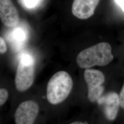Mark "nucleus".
<instances>
[{"label":"nucleus","mask_w":124,"mask_h":124,"mask_svg":"<svg viewBox=\"0 0 124 124\" xmlns=\"http://www.w3.org/2000/svg\"><path fill=\"white\" fill-rule=\"evenodd\" d=\"M111 50V46L108 43H99L79 53L76 58L77 63L82 69H88L94 66H105L114 58Z\"/></svg>","instance_id":"1"},{"label":"nucleus","mask_w":124,"mask_h":124,"mask_svg":"<svg viewBox=\"0 0 124 124\" xmlns=\"http://www.w3.org/2000/svg\"><path fill=\"white\" fill-rule=\"evenodd\" d=\"M70 75L64 71H58L51 78L46 88V97L52 104H57L66 99L73 87Z\"/></svg>","instance_id":"2"},{"label":"nucleus","mask_w":124,"mask_h":124,"mask_svg":"<svg viewBox=\"0 0 124 124\" xmlns=\"http://www.w3.org/2000/svg\"><path fill=\"white\" fill-rule=\"evenodd\" d=\"M35 77V60L29 54H23L20 57L16 77L15 85L19 92L29 88L34 82Z\"/></svg>","instance_id":"3"},{"label":"nucleus","mask_w":124,"mask_h":124,"mask_svg":"<svg viewBox=\"0 0 124 124\" xmlns=\"http://www.w3.org/2000/svg\"><path fill=\"white\" fill-rule=\"evenodd\" d=\"M39 111V107L33 101L23 102L18 107L15 114L17 124H33Z\"/></svg>","instance_id":"4"},{"label":"nucleus","mask_w":124,"mask_h":124,"mask_svg":"<svg viewBox=\"0 0 124 124\" xmlns=\"http://www.w3.org/2000/svg\"><path fill=\"white\" fill-rule=\"evenodd\" d=\"M0 18L6 26L13 28L18 25L19 14L11 0H0Z\"/></svg>","instance_id":"5"},{"label":"nucleus","mask_w":124,"mask_h":124,"mask_svg":"<svg viewBox=\"0 0 124 124\" xmlns=\"http://www.w3.org/2000/svg\"><path fill=\"white\" fill-rule=\"evenodd\" d=\"M100 0H74L72 6V13L79 19H87L93 15Z\"/></svg>","instance_id":"6"},{"label":"nucleus","mask_w":124,"mask_h":124,"mask_svg":"<svg viewBox=\"0 0 124 124\" xmlns=\"http://www.w3.org/2000/svg\"><path fill=\"white\" fill-rule=\"evenodd\" d=\"M100 104H104L105 113L107 118L109 120L115 119L120 105L119 96L115 93H111L103 97H101L98 100Z\"/></svg>","instance_id":"7"},{"label":"nucleus","mask_w":124,"mask_h":124,"mask_svg":"<svg viewBox=\"0 0 124 124\" xmlns=\"http://www.w3.org/2000/svg\"><path fill=\"white\" fill-rule=\"evenodd\" d=\"M84 78L88 89L101 86L105 80L104 76L101 71L89 68L86 69L85 71Z\"/></svg>","instance_id":"8"},{"label":"nucleus","mask_w":124,"mask_h":124,"mask_svg":"<svg viewBox=\"0 0 124 124\" xmlns=\"http://www.w3.org/2000/svg\"><path fill=\"white\" fill-rule=\"evenodd\" d=\"M10 39L13 42L14 47L19 49L26 40V35L22 29H16L11 33Z\"/></svg>","instance_id":"9"},{"label":"nucleus","mask_w":124,"mask_h":124,"mask_svg":"<svg viewBox=\"0 0 124 124\" xmlns=\"http://www.w3.org/2000/svg\"><path fill=\"white\" fill-rule=\"evenodd\" d=\"M103 90V87L102 85L95 88L88 89V98L89 100L92 102L97 101L101 97Z\"/></svg>","instance_id":"10"},{"label":"nucleus","mask_w":124,"mask_h":124,"mask_svg":"<svg viewBox=\"0 0 124 124\" xmlns=\"http://www.w3.org/2000/svg\"><path fill=\"white\" fill-rule=\"evenodd\" d=\"M20 3L27 9H35L39 6L42 0H19Z\"/></svg>","instance_id":"11"},{"label":"nucleus","mask_w":124,"mask_h":124,"mask_svg":"<svg viewBox=\"0 0 124 124\" xmlns=\"http://www.w3.org/2000/svg\"><path fill=\"white\" fill-rule=\"evenodd\" d=\"M8 97V93L5 89L1 88L0 90V105H2L6 102Z\"/></svg>","instance_id":"12"},{"label":"nucleus","mask_w":124,"mask_h":124,"mask_svg":"<svg viewBox=\"0 0 124 124\" xmlns=\"http://www.w3.org/2000/svg\"><path fill=\"white\" fill-rule=\"evenodd\" d=\"M7 48L6 43L4 39L0 37V53L1 54H3L7 51Z\"/></svg>","instance_id":"13"},{"label":"nucleus","mask_w":124,"mask_h":124,"mask_svg":"<svg viewBox=\"0 0 124 124\" xmlns=\"http://www.w3.org/2000/svg\"><path fill=\"white\" fill-rule=\"evenodd\" d=\"M120 105L121 107L124 108V85L120 93Z\"/></svg>","instance_id":"14"},{"label":"nucleus","mask_w":124,"mask_h":124,"mask_svg":"<svg viewBox=\"0 0 124 124\" xmlns=\"http://www.w3.org/2000/svg\"><path fill=\"white\" fill-rule=\"evenodd\" d=\"M116 2L124 11V0H116Z\"/></svg>","instance_id":"15"},{"label":"nucleus","mask_w":124,"mask_h":124,"mask_svg":"<svg viewBox=\"0 0 124 124\" xmlns=\"http://www.w3.org/2000/svg\"><path fill=\"white\" fill-rule=\"evenodd\" d=\"M71 124H86V123H83V122H73L71 123Z\"/></svg>","instance_id":"16"}]
</instances>
